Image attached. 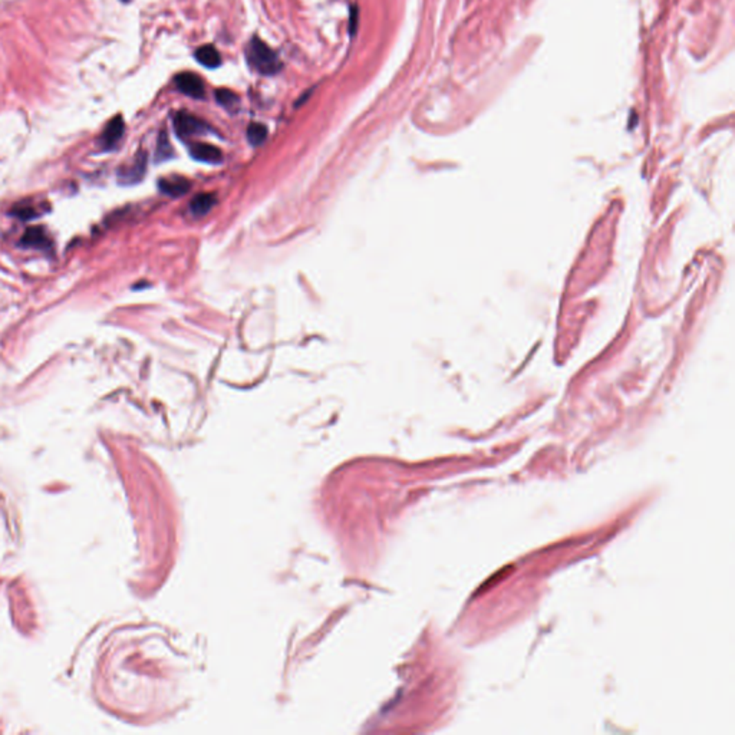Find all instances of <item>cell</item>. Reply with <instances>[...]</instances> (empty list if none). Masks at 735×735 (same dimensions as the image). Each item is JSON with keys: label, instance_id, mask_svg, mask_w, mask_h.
<instances>
[{"label": "cell", "instance_id": "obj_1", "mask_svg": "<svg viewBox=\"0 0 735 735\" xmlns=\"http://www.w3.org/2000/svg\"><path fill=\"white\" fill-rule=\"evenodd\" d=\"M246 59L250 68L265 77L276 75V73L282 70L283 66L278 53L257 36H254L246 48Z\"/></svg>", "mask_w": 735, "mask_h": 735}, {"label": "cell", "instance_id": "obj_2", "mask_svg": "<svg viewBox=\"0 0 735 735\" xmlns=\"http://www.w3.org/2000/svg\"><path fill=\"white\" fill-rule=\"evenodd\" d=\"M174 130L180 138H190L194 135L206 134L210 128L209 125L201 121L200 118L189 114V113H178L174 117Z\"/></svg>", "mask_w": 735, "mask_h": 735}, {"label": "cell", "instance_id": "obj_3", "mask_svg": "<svg viewBox=\"0 0 735 735\" xmlns=\"http://www.w3.org/2000/svg\"><path fill=\"white\" fill-rule=\"evenodd\" d=\"M124 131H125V124H124V120L121 115L113 118L111 121H109L105 126V130L102 131L101 137H99V145L101 149L104 151H111L114 150L117 144L121 141L122 135H124Z\"/></svg>", "mask_w": 735, "mask_h": 735}, {"label": "cell", "instance_id": "obj_4", "mask_svg": "<svg viewBox=\"0 0 735 735\" xmlns=\"http://www.w3.org/2000/svg\"><path fill=\"white\" fill-rule=\"evenodd\" d=\"M177 88L191 98L200 99L204 97V82L193 72H182L175 77Z\"/></svg>", "mask_w": 735, "mask_h": 735}, {"label": "cell", "instance_id": "obj_5", "mask_svg": "<svg viewBox=\"0 0 735 735\" xmlns=\"http://www.w3.org/2000/svg\"><path fill=\"white\" fill-rule=\"evenodd\" d=\"M145 170H146V154L140 153L131 165H128V167H124L120 170V174H118L120 181L124 184H135L144 177Z\"/></svg>", "mask_w": 735, "mask_h": 735}, {"label": "cell", "instance_id": "obj_6", "mask_svg": "<svg viewBox=\"0 0 735 735\" xmlns=\"http://www.w3.org/2000/svg\"><path fill=\"white\" fill-rule=\"evenodd\" d=\"M190 154L194 160L201 161V162H209V164H217L223 160L222 151H220L217 146L210 145V144H201V142L193 144L190 146Z\"/></svg>", "mask_w": 735, "mask_h": 735}, {"label": "cell", "instance_id": "obj_7", "mask_svg": "<svg viewBox=\"0 0 735 735\" xmlns=\"http://www.w3.org/2000/svg\"><path fill=\"white\" fill-rule=\"evenodd\" d=\"M190 181L182 177H169L161 178L158 182V189L162 194H167L170 197H181L190 190Z\"/></svg>", "mask_w": 735, "mask_h": 735}, {"label": "cell", "instance_id": "obj_8", "mask_svg": "<svg viewBox=\"0 0 735 735\" xmlns=\"http://www.w3.org/2000/svg\"><path fill=\"white\" fill-rule=\"evenodd\" d=\"M194 57H195L198 64H201V65L209 68V69H216V68H218L220 65H222V57H220L218 50L213 45L200 46L195 50Z\"/></svg>", "mask_w": 735, "mask_h": 735}, {"label": "cell", "instance_id": "obj_9", "mask_svg": "<svg viewBox=\"0 0 735 735\" xmlns=\"http://www.w3.org/2000/svg\"><path fill=\"white\" fill-rule=\"evenodd\" d=\"M23 246H28V247H36V249H48L49 247V240H48V236L46 233L44 231V229H39V227H33V229H29L23 237H22V242H21Z\"/></svg>", "mask_w": 735, "mask_h": 735}, {"label": "cell", "instance_id": "obj_10", "mask_svg": "<svg viewBox=\"0 0 735 735\" xmlns=\"http://www.w3.org/2000/svg\"><path fill=\"white\" fill-rule=\"evenodd\" d=\"M216 203V198L213 194H198L191 201V213L194 216H204L207 214Z\"/></svg>", "mask_w": 735, "mask_h": 735}, {"label": "cell", "instance_id": "obj_11", "mask_svg": "<svg viewBox=\"0 0 735 735\" xmlns=\"http://www.w3.org/2000/svg\"><path fill=\"white\" fill-rule=\"evenodd\" d=\"M267 138V128L262 124H251L247 130V140L251 145H262Z\"/></svg>", "mask_w": 735, "mask_h": 735}, {"label": "cell", "instance_id": "obj_12", "mask_svg": "<svg viewBox=\"0 0 735 735\" xmlns=\"http://www.w3.org/2000/svg\"><path fill=\"white\" fill-rule=\"evenodd\" d=\"M173 146L170 144V140H169V135L165 134V131H162L158 137V144H157V154H155V158L157 161H165L173 157Z\"/></svg>", "mask_w": 735, "mask_h": 735}, {"label": "cell", "instance_id": "obj_13", "mask_svg": "<svg viewBox=\"0 0 735 735\" xmlns=\"http://www.w3.org/2000/svg\"><path fill=\"white\" fill-rule=\"evenodd\" d=\"M216 99L220 105L227 109H233L238 105V97L229 89H218L216 92Z\"/></svg>", "mask_w": 735, "mask_h": 735}, {"label": "cell", "instance_id": "obj_14", "mask_svg": "<svg viewBox=\"0 0 735 735\" xmlns=\"http://www.w3.org/2000/svg\"><path fill=\"white\" fill-rule=\"evenodd\" d=\"M13 214L21 217L23 220H28V218H32L35 217V209L32 207H26V206H19L16 210H13Z\"/></svg>", "mask_w": 735, "mask_h": 735}, {"label": "cell", "instance_id": "obj_15", "mask_svg": "<svg viewBox=\"0 0 735 735\" xmlns=\"http://www.w3.org/2000/svg\"><path fill=\"white\" fill-rule=\"evenodd\" d=\"M349 22H351V26H349V32H351V35H354L355 30H356V22H358V8L356 6L352 8L351 21H349Z\"/></svg>", "mask_w": 735, "mask_h": 735}, {"label": "cell", "instance_id": "obj_16", "mask_svg": "<svg viewBox=\"0 0 735 735\" xmlns=\"http://www.w3.org/2000/svg\"><path fill=\"white\" fill-rule=\"evenodd\" d=\"M121 2H124V3H128V2H130V0H121Z\"/></svg>", "mask_w": 735, "mask_h": 735}]
</instances>
